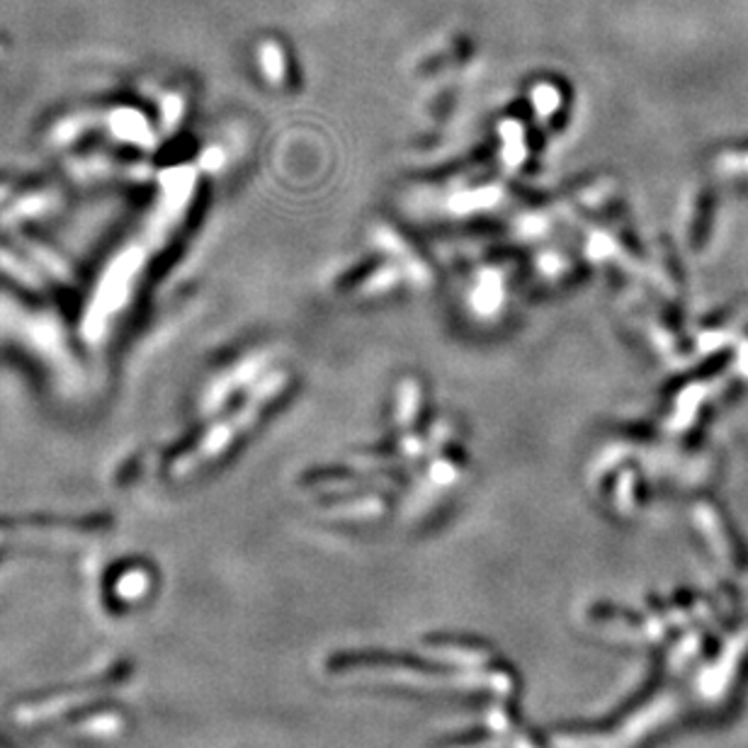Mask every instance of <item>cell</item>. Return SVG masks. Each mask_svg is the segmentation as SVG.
<instances>
[{
    "mask_svg": "<svg viewBox=\"0 0 748 748\" xmlns=\"http://www.w3.org/2000/svg\"><path fill=\"white\" fill-rule=\"evenodd\" d=\"M726 166L734 168V170H746V173H748V154L730 156V160H726Z\"/></svg>",
    "mask_w": 748,
    "mask_h": 748,
    "instance_id": "cell-1",
    "label": "cell"
}]
</instances>
